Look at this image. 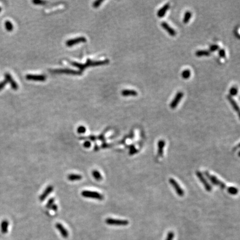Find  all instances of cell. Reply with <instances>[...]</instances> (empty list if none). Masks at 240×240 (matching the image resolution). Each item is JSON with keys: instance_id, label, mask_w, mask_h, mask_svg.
Masks as SVG:
<instances>
[{"instance_id": "obj_33", "label": "cell", "mask_w": 240, "mask_h": 240, "mask_svg": "<svg viewBox=\"0 0 240 240\" xmlns=\"http://www.w3.org/2000/svg\"><path fill=\"white\" fill-rule=\"evenodd\" d=\"M7 83V82L6 79L3 80L2 81L0 82V91L2 90H3V88L5 87V86L6 85Z\"/></svg>"}, {"instance_id": "obj_37", "label": "cell", "mask_w": 240, "mask_h": 240, "mask_svg": "<svg viewBox=\"0 0 240 240\" xmlns=\"http://www.w3.org/2000/svg\"><path fill=\"white\" fill-rule=\"evenodd\" d=\"M52 210H54L55 211H56L57 210V209H58V207H57V205H56L55 204H54L53 205L51 206V207Z\"/></svg>"}, {"instance_id": "obj_13", "label": "cell", "mask_w": 240, "mask_h": 240, "mask_svg": "<svg viewBox=\"0 0 240 240\" xmlns=\"http://www.w3.org/2000/svg\"><path fill=\"white\" fill-rule=\"evenodd\" d=\"M54 190V187L52 186H48L46 189V190H44V192L41 194V196L40 197V200L41 201H44V199L47 198L48 195H50L51 193L52 192V191Z\"/></svg>"}, {"instance_id": "obj_1", "label": "cell", "mask_w": 240, "mask_h": 240, "mask_svg": "<svg viewBox=\"0 0 240 240\" xmlns=\"http://www.w3.org/2000/svg\"><path fill=\"white\" fill-rule=\"evenodd\" d=\"M109 60H104L103 61H92V60L88 59L86 63L85 64H82V63H78L76 62H70V63L79 69L81 70H83L85 69L86 67L89 66H100V65H106L109 63Z\"/></svg>"}, {"instance_id": "obj_9", "label": "cell", "mask_w": 240, "mask_h": 240, "mask_svg": "<svg viewBox=\"0 0 240 240\" xmlns=\"http://www.w3.org/2000/svg\"><path fill=\"white\" fill-rule=\"evenodd\" d=\"M183 94L182 92H177V94L175 96V98L171 102L170 104V107L172 109H174L177 107V105L179 104L181 100L183 97Z\"/></svg>"}, {"instance_id": "obj_2", "label": "cell", "mask_w": 240, "mask_h": 240, "mask_svg": "<svg viewBox=\"0 0 240 240\" xmlns=\"http://www.w3.org/2000/svg\"><path fill=\"white\" fill-rule=\"evenodd\" d=\"M81 195L83 197L86 198H90V199H94L102 200L104 199V196L100 194V193L91 191H83L81 192Z\"/></svg>"}, {"instance_id": "obj_36", "label": "cell", "mask_w": 240, "mask_h": 240, "mask_svg": "<svg viewBox=\"0 0 240 240\" xmlns=\"http://www.w3.org/2000/svg\"><path fill=\"white\" fill-rule=\"evenodd\" d=\"M90 146H91V143L89 141H86L84 143V146L86 148H89L90 147Z\"/></svg>"}, {"instance_id": "obj_7", "label": "cell", "mask_w": 240, "mask_h": 240, "mask_svg": "<svg viewBox=\"0 0 240 240\" xmlns=\"http://www.w3.org/2000/svg\"><path fill=\"white\" fill-rule=\"evenodd\" d=\"M196 175L198 177V178L199 179V181L201 182V183L203 184V185L204 186V187L205 188L206 190L208 192H210L212 190V187L211 185L208 183L207 181L206 180L205 178L203 176V174L199 172V171H197L196 172Z\"/></svg>"}, {"instance_id": "obj_10", "label": "cell", "mask_w": 240, "mask_h": 240, "mask_svg": "<svg viewBox=\"0 0 240 240\" xmlns=\"http://www.w3.org/2000/svg\"><path fill=\"white\" fill-rule=\"evenodd\" d=\"M26 79L37 81H44L46 79V77L44 75H32L28 74L26 76Z\"/></svg>"}, {"instance_id": "obj_8", "label": "cell", "mask_w": 240, "mask_h": 240, "mask_svg": "<svg viewBox=\"0 0 240 240\" xmlns=\"http://www.w3.org/2000/svg\"><path fill=\"white\" fill-rule=\"evenodd\" d=\"M86 42V38L83 36H81V37L70 39V40H67L66 42V44L67 46L70 47V46H72L73 45L80 43V42Z\"/></svg>"}, {"instance_id": "obj_24", "label": "cell", "mask_w": 240, "mask_h": 240, "mask_svg": "<svg viewBox=\"0 0 240 240\" xmlns=\"http://www.w3.org/2000/svg\"><path fill=\"white\" fill-rule=\"evenodd\" d=\"M191 74V73L190 70H183L182 72L181 73V76L184 79H188L190 78Z\"/></svg>"}, {"instance_id": "obj_27", "label": "cell", "mask_w": 240, "mask_h": 240, "mask_svg": "<svg viewBox=\"0 0 240 240\" xmlns=\"http://www.w3.org/2000/svg\"><path fill=\"white\" fill-rule=\"evenodd\" d=\"M238 93V90L236 87H232L230 90V94L231 96H236Z\"/></svg>"}, {"instance_id": "obj_20", "label": "cell", "mask_w": 240, "mask_h": 240, "mask_svg": "<svg viewBox=\"0 0 240 240\" xmlns=\"http://www.w3.org/2000/svg\"><path fill=\"white\" fill-rule=\"evenodd\" d=\"M82 176L77 174H70L68 176V180L71 181H79L82 179Z\"/></svg>"}, {"instance_id": "obj_16", "label": "cell", "mask_w": 240, "mask_h": 240, "mask_svg": "<svg viewBox=\"0 0 240 240\" xmlns=\"http://www.w3.org/2000/svg\"><path fill=\"white\" fill-rule=\"evenodd\" d=\"M165 146V142L164 140H160L158 142V155L162 157L164 153V149Z\"/></svg>"}, {"instance_id": "obj_29", "label": "cell", "mask_w": 240, "mask_h": 240, "mask_svg": "<svg viewBox=\"0 0 240 240\" xmlns=\"http://www.w3.org/2000/svg\"><path fill=\"white\" fill-rule=\"evenodd\" d=\"M54 202H55V199H53V198H52V199H49V201H48V203H47L46 207H47V208H51V206L54 205Z\"/></svg>"}, {"instance_id": "obj_22", "label": "cell", "mask_w": 240, "mask_h": 240, "mask_svg": "<svg viewBox=\"0 0 240 240\" xmlns=\"http://www.w3.org/2000/svg\"><path fill=\"white\" fill-rule=\"evenodd\" d=\"M92 174L93 177L95 178V180L98 181H101V180H102V175H101V174H100V172L98 171H93L92 172Z\"/></svg>"}, {"instance_id": "obj_26", "label": "cell", "mask_w": 240, "mask_h": 240, "mask_svg": "<svg viewBox=\"0 0 240 240\" xmlns=\"http://www.w3.org/2000/svg\"><path fill=\"white\" fill-rule=\"evenodd\" d=\"M228 192L231 195H237L238 192V190L237 188L234 187H230L228 189Z\"/></svg>"}, {"instance_id": "obj_35", "label": "cell", "mask_w": 240, "mask_h": 240, "mask_svg": "<svg viewBox=\"0 0 240 240\" xmlns=\"http://www.w3.org/2000/svg\"><path fill=\"white\" fill-rule=\"evenodd\" d=\"M33 3L36 4V5H42L44 3H46V1H40V0H34L32 1Z\"/></svg>"}, {"instance_id": "obj_5", "label": "cell", "mask_w": 240, "mask_h": 240, "mask_svg": "<svg viewBox=\"0 0 240 240\" xmlns=\"http://www.w3.org/2000/svg\"><path fill=\"white\" fill-rule=\"evenodd\" d=\"M169 182H170L171 185L174 187V189L175 190L177 195L180 197H183L185 195L184 191L180 187V185L177 183V181L176 180H174V178H170L169 180Z\"/></svg>"}, {"instance_id": "obj_11", "label": "cell", "mask_w": 240, "mask_h": 240, "mask_svg": "<svg viewBox=\"0 0 240 240\" xmlns=\"http://www.w3.org/2000/svg\"><path fill=\"white\" fill-rule=\"evenodd\" d=\"M5 79H6L7 82V83L8 82L10 83L11 86V87L12 88V89H13L14 90H17L19 88V86L17 84V83L15 81V80L13 79L12 76L10 75V73H6L5 75Z\"/></svg>"}, {"instance_id": "obj_34", "label": "cell", "mask_w": 240, "mask_h": 240, "mask_svg": "<svg viewBox=\"0 0 240 240\" xmlns=\"http://www.w3.org/2000/svg\"><path fill=\"white\" fill-rule=\"evenodd\" d=\"M218 54H219V56L222 58H224L226 56V52H225L224 49L220 50Z\"/></svg>"}, {"instance_id": "obj_31", "label": "cell", "mask_w": 240, "mask_h": 240, "mask_svg": "<svg viewBox=\"0 0 240 240\" xmlns=\"http://www.w3.org/2000/svg\"><path fill=\"white\" fill-rule=\"evenodd\" d=\"M219 48V46L217 44H213L210 47V50L211 52H215Z\"/></svg>"}, {"instance_id": "obj_23", "label": "cell", "mask_w": 240, "mask_h": 240, "mask_svg": "<svg viewBox=\"0 0 240 240\" xmlns=\"http://www.w3.org/2000/svg\"><path fill=\"white\" fill-rule=\"evenodd\" d=\"M192 16V13L190 11H187L185 12L184 18H183V21L185 23H187L189 21H190V19Z\"/></svg>"}, {"instance_id": "obj_14", "label": "cell", "mask_w": 240, "mask_h": 240, "mask_svg": "<svg viewBox=\"0 0 240 240\" xmlns=\"http://www.w3.org/2000/svg\"><path fill=\"white\" fill-rule=\"evenodd\" d=\"M56 227L57 228V230H58L60 231V234H61L62 236L64 238H67L69 236V232L65 228L63 227L62 224H61L60 223H57L56 224Z\"/></svg>"}, {"instance_id": "obj_15", "label": "cell", "mask_w": 240, "mask_h": 240, "mask_svg": "<svg viewBox=\"0 0 240 240\" xmlns=\"http://www.w3.org/2000/svg\"><path fill=\"white\" fill-rule=\"evenodd\" d=\"M170 8V4L166 3L164 5V6L161 7L160 10H158L157 12V16L160 18H162L166 15V13L167 12L168 10Z\"/></svg>"}, {"instance_id": "obj_6", "label": "cell", "mask_w": 240, "mask_h": 240, "mask_svg": "<svg viewBox=\"0 0 240 240\" xmlns=\"http://www.w3.org/2000/svg\"><path fill=\"white\" fill-rule=\"evenodd\" d=\"M52 72L55 73H66V74H71V75H81L82 72L81 71H76V70L69 69H60L52 70Z\"/></svg>"}, {"instance_id": "obj_38", "label": "cell", "mask_w": 240, "mask_h": 240, "mask_svg": "<svg viewBox=\"0 0 240 240\" xmlns=\"http://www.w3.org/2000/svg\"><path fill=\"white\" fill-rule=\"evenodd\" d=\"M1 7H0V12H1Z\"/></svg>"}, {"instance_id": "obj_18", "label": "cell", "mask_w": 240, "mask_h": 240, "mask_svg": "<svg viewBox=\"0 0 240 240\" xmlns=\"http://www.w3.org/2000/svg\"><path fill=\"white\" fill-rule=\"evenodd\" d=\"M121 94L123 96H136L138 95L137 92L136 91L132 90H124L121 92Z\"/></svg>"}, {"instance_id": "obj_30", "label": "cell", "mask_w": 240, "mask_h": 240, "mask_svg": "<svg viewBox=\"0 0 240 240\" xmlns=\"http://www.w3.org/2000/svg\"><path fill=\"white\" fill-rule=\"evenodd\" d=\"M86 131V129L85 127L83 126H81L78 127L77 129V132L79 133H85Z\"/></svg>"}, {"instance_id": "obj_21", "label": "cell", "mask_w": 240, "mask_h": 240, "mask_svg": "<svg viewBox=\"0 0 240 240\" xmlns=\"http://www.w3.org/2000/svg\"><path fill=\"white\" fill-rule=\"evenodd\" d=\"M196 56L197 57H201V56H210V53L208 51L206 50H199L197 51L196 53Z\"/></svg>"}, {"instance_id": "obj_17", "label": "cell", "mask_w": 240, "mask_h": 240, "mask_svg": "<svg viewBox=\"0 0 240 240\" xmlns=\"http://www.w3.org/2000/svg\"><path fill=\"white\" fill-rule=\"evenodd\" d=\"M9 221L5 220L2 221L1 224V230L2 234H6L8 232V227H9Z\"/></svg>"}, {"instance_id": "obj_4", "label": "cell", "mask_w": 240, "mask_h": 240, "mask_svg": "<svg viewBox=\"0 0 240 240\" xmlns=\"http://www.w3.org/2000/svg\"><path fill=\"white\" fill-rule=\"evenodd\" d=\"M106 223L109 225H116V226H126L129 222L127 220H118L108 218L106 220Z\"/></svg>"}, {"instance_id": "obj_28", "label": "cell", "mask_w": 240, "mask_h": 240, "mask_svg": "<svg viewBox=\"0 0 240 240\" xmlns=\"http://www.w3.org/2000/svg\"><path fill=\"white\" fill-rule=\"evenodd\" d=\"M175 237V234L172 231L169 232L168 234L166 240H173Z\"/></svg>"}, {"instance_id": "obj_25", "label": "cell", "mask_w": 240, "mask_h": 240, "mask_svg": "<svg viewBox=\"0 0 240 240\" xmlns=\"http://www.w3.org/2000/svg\"><path fill=\"white\" fill-rule=\"evenodd\" d=\"M5 28L8 31L11 32V31H12V30L13 29V26L10 21H9V20L6 21V22L5 23Z\"/></svg>"}, {"instance_id": "obj_12", "label": "cell", "mask_w": 240, "mask_h": 240, "mask_svg": "<svg viewBox=\"0 0 240 240\" xmlns=\"http://www.w3.org/2000/svg\"><path fill=\"white\" fill-rule=\"evenodd\" d=\"M161 26L162 28L165 30L169 35L171 36H175L176 35V32L174 29H172L170 26L166 22H162L161 23Z\"/></svg>"}, {"instance_id": "obj_19", "label": "cell", "mask_w": 240, "mask_h": 240, "mask_svg": "<svg viewBox=\"0 0 240 240\" xmlns=\"http://www.w3.org/2000/svg\"><path fill=\"white\" fill-rule=\"evenodd\" d=\"M228 100L230 102L231 104L232 105V108H234V110L236 111V112H239L240 108H239V107H238V104H237V103L236 102V101H235L234 99L232 98V97L230 96H228Z\"/></svg>"}, {"instance_id": "obj_3", "label": "cell", "mask_w": 240, "mask_h": 240, "mask_svg": "<svg viewBox=\"0 0 240 240\" xmlns=\"http://www.w3.org/2000/svg\"><path fill=\"white\" fill-rule=\"evenodd\" d=\"M206 176L209 178V180L214 185L220 187L222 189H224L226 188V186L223 182L218 180L217 177L210 174L209 172H205Z\"/></svg>"}, {"instance_id": "obj_32", "label": "cell", "mask_w": 240, "mask_h": 240, "mask_svg": "<svg viewBox=\"0 0 240 240\" xmlns=\"http://www.w3.org/2000/svg\"><path fill=\"white\" fill-rule=\"evenodd\" d=\"M102 1H103L102 0H97L93 3L92 6L94 7H98L101 5V3L102 2Z\"/></svg>"}]
</instances>
